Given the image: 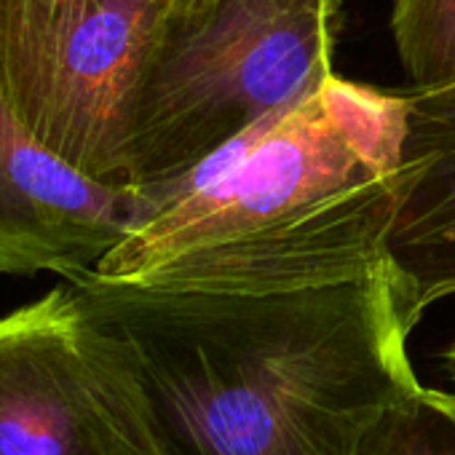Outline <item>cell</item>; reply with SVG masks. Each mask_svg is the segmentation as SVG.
Listing matches in <instances>:
<instances>
[{
  "label": "cell",
  "instance_id": "cell-7",
  "mask_svg": "<svg viewBox=\"0 0 455 455\" xmlns=\"http://www.w3.org/2000/svg\"><path fill=\"white\" fill-rule=\"evenodd\" d=\"M388 258L415 330L428 306L455 295V164L402 174Z\"/></svg>",
  "mask_w": 455,
  "mask_h": 455
},
{
  "label": "cell",
  "instance_id": "cell-3",
  "mask_svg": "<svg viewBox=\"0 0 455 455\" xmlns=\"http://www.w3.org/2000/svg\"><path fill=\"white\" fill-rule=\"evenodd\" d=\"M340 0H172L129 132V182L156 201L332 73Z\"/></svg>",
  "mask_w": 455,
  "mask_h": 455
},
{
  "label": "cell",
  "instance_id": "cell-1",
  "mask_svg": "<svg viewBox=\"0 0 455 455\" xmlns=\"http://www.w3.org/2000/svg\"><path fill=\"white\" fill-rule=\"evenodd\" d=\"M65 282L124 343L169 455H356L420 386L394 268L284 292Z\"/></svg>",
  "mask_w": 455,
  "mask_h": 455
},
{
  "label": "cell",
  "instance_id": "cell-10",
  "mask_svg": "<svg viewBox=\"0 0 455 455\" xmlns=\"http://www.w3.org/2000/svg\"><path fill=\"white\" fill-rule=\"evenodd\" d=\"M442 362H444V370H447V375L455 380V340L442 351Z\"/></svg>",
  "mask_w": 455,
  "mask_h": 455
},
{
  "label": "cell",
  "instance_id": "cell-2",
  "mask_svg": "<svg viewBox=\"0 0 455 455\" xmlns=\"http://www.w3.org/2000/svg\"><path fill=\"white\" fill-rule=\"evenodd\" d=\"M404 97L332 76L164 190L100 260L108 282L284 292L391 268Z\"/></svg>",
  "mask_w": 455,
  "mask_h": 455
},
{
  "label": "cell",
  "instance_id": "cell-8",
  "mask_svg": "<svg viewBox=\"0 0 455 455\" xmlns=\"http://www.w3.org/2000/svg\"><path fill=\"white\" fill-rule=\"evenodd\" d=\"M391 36L412 89L455 86V0H394Z\"/></svg>",
  "mask_w": 455,
  "mask_h": 455
},
{
  "label": "cell",
  "instance_id": "cell-5",
  "mask_svg": "<svg viewBox=\"0 0 455 455\" xmlns=\"http://www.w3.org/2000/svg\"><path fill=\"white\" fill-rule=\"evenodd\" d=\"M0 455H169L124 343L68 282L0 319Z\"/></svg>",
  "mask_w": 455,
  "mask_h": 455
},
{
  "label": "cell",
  "instance_id": "cell-4",
  "mask_svg": "<svg viewBox=\"0 0 455 455\" xmlns=\"http://www.w3.org/2000/svg\"><path fill=\"white\" fill-rule=\"evenodd\" d=\"M169 4L0 0V94L46 148L132 185L134 97Z\"/></svg>",
  "mask_w": 455,
  "mask_h": 455
},
{
  "label": "cell",
  "instance_id": "cell-6",
  "mask_svg": "<svg viewBox=\"0 0 455 455\" xmlns=\"http://www.w3.org/2000/svg\"><path fill=\"white\" fill-rule=\"evenodd\" d=\"M150 209V193L46 148L0 94V276L94 271Z\"/></svg>",
  "mask_w": 455,
  "mask_h": 455
},
{
  "label": "cell",
  "instance_id": "cell-9",
  "mask_svg": "<svg viewBox=\"0 0 455 455\" xmlns=\"http://www.w3.org/2000/svg\"><path fill=\"white\" fill-rule=\"evenodd\" d=\"M356 455H455V394L418 386L380 412Z\"/></svg>",
  "mask_w": 455,
  "mask_h": 455
}]
</instances>
